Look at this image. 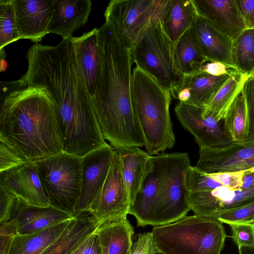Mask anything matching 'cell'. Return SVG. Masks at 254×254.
I'll return each instance as SVG.
<instances>
[{
  "instance_id": "60d3db41",
  "label": "cell",
  "mask_w": 254,
  "mask_h": 254,
  "mask_svg": "<svg viewBox=\"0 0 254 254\" xmlns=\"http://www.w3.org/2000/svg\"><path fill=\"white\" fill-rule=\"evenodd\" d=\"M246 28H254V0H236Z\"/></svg>"
},
{
  "instance_id": "bcb514c9",
  "label": "cell",
  "mask_w": 254,
  "mask_h": 254,
  "mask_svg": "<svg viewBox=\"0 0 254 254\" xmlns=\"http://www.w3.org/2000/svg\"><path fill=\"white\" fill-rule=\"evenodd\" d=\"M238 252L239 254H254V247L240 246Z\"/></svg>"
},
{
  "instance_id": "f1b7e54d",
  "label": "cell",
  "mask_w": 254,
  "mask_h": 254,
  "mask_svg": "<svg viewBox=\"0 0 254 254\" xmlns=\"http://www.w3.org/2000/svg\"><path fill=\"white\" fill-rule=\"evenodd\" d=\"M223 121V131L233 142L245 141L249 132V121L242 88L229 106Z\"/></svg>"
},
{
  "instance_id": "ac0fdd59",
  "label": "cell",
  "mask_w": 254,
  "mask_h": 254,
  "mask_svg": "<svg viewBox=\"0 0 254 254\" xmlns=\"http://www.w3.org/2000/svg\"><path fill=\"white\" fill-rule=\"evenodd\" d=\"M69 39L93 102L96 95L101 69L98 28H94L80 36H72Z\"/></svg>"
},
{
  "instance_id": "8d00e7d4",
  "label": "cell",
  "mask_w": 254,
  "mask_h": 254,
  "mask_svg": "<svg viewBox=\"0 0 254 254\" xmlns=\"http://www.w3.org/2000/svg\"><path fill=\"white\" fill-rule=\"evenodd\" d=\"M245 171L206 174L225 187L232 190H239L242 186L243 177Z\"/></svg>"
},
{
  "instance_id": "ee69618b",
  "label": "cell",
  "mask_w": 254,
  "mask_h": 254,
  "mask_svg": "<svg viewBox=\"0 0 254 254\" xmlns=\"http://www.w3.org/2000/svg\"><path fill=\"white\" fill-rule=\"evenodd\" d=\"M14 236L0 235V254H9Z\"/></svg>"
},
{
  "instance_id": "d6a6232c",
  "label": "cell",
  "mask_w": 254,
  "mask_h": 254,
  "mask_svg": "<svg viewBox=\"0 0 254 254\" xmlns=\"http://www.w3.org/2000/svg\"><path fill=\"white\" fill-rule=\"evenodd\" d=\"M213 219L227 224L251 222L254 219V201L243 206L220 212Z\"/></svg>"
},
{
  "instance_id": "e575fe53",
  "label": "cell",
  "mask_w": 254,
  "mask_h": 254,
  "mask_svg": "<svg viewBox=\"0 0 254 254\" xmlns=\"http://www.w3.org/2000/svg\"><path fill=\"white\" fill-rule=\"evenodd\" d=\"M228 225L231 229L232 238L238 247H254V223H231Z\"/></svg>"
},
{
  "instance_id": "52a82bcc",
  "label": "cell",
  "mask_w": 254,
  "mask_h": 254,
  "mask_svg": "<svg viewBox=\"0 0 254 254\" xmlns=\"http://www.w3.org/2000/svg\"><path fill=\"white\" fill-rule=\"evenodd\" d=\"M174 50V44L165 33L158 18L131 49V54L136 67L170 90L182 77L175 67Z\"/></svg>"
},
{
  "instance_id": "7a4b0ae2",
  "label": "cell",
  "mask_w": 254,
  "mask_h": 254,
  "mask_svg": "<svg viewBox=\"0 0 254 254\" xmlns=\"http://www.w3.org/2000/svg\"><path fill=\"white\" fill-rule=\"evenodd\" d=\"M98 47L101 75L93 105L104 137L117 150L143 147L144 135L130 96L131 49L107 21L98 29Z\"/></svg>"
},
{
  "instance_id": "3957f363",
  "label": "cell",
  "mask_w": 254,
  "mask_h": 254,
  "mask_svg": "<svg viewBox=\"0 0 254 254\" xmlns=\"http://www.w3.org/2000/svg\"><path fill=\"white\" fill-rule=\"evenodd\" d=\"M130 90L146 152L153 156L173 148L176 139L170 114L169 90L136 66L132 70Z\"/></svg>"
},
{
  "instance_id": "f546056e",
  "label": "cell",
  "mask_w": 254,
  "mask_h": 254,
  "mask_svg": "<svg viewBox=\"0 0 254 254\" xmlns=\"http://www.w3.org/2000/svg\"><path fill=\"white\" fill-rule=\"evenodd\" d=\"M231 62L240 72H254V28H246L232 41Z\"/></svg>"
},
{
  "instance_id": "7bdbcfd3",
  "label": "cell",
  "mask_w": 254,
  "mask_h": 254,
  "mask_svg": "<svg viewBox=\"0 0 254 254\" xmlns=\"http://www.w3.org/2000/svg\"><path fill=\"white\" fill-rule=\"evenodd\" d=\"M17 235V227L13 220L0 224V235L15 237Z\"/></svg>"
},
{
  "instance_id": "f907efd6",
  "label": "cell",
  "mask_w": 254,
  "mask_h": 254,
  "mask_svg": "<svg viewBox=\"0 0 254 254\" xmlns=\"http://www.w3.org/2000/svg\"><path fill=\"white\" fill-rule=\"evenodd\" d=\"M253 73L254 74V72Z\"/></svg>"
},
{
  "instance_id": "4dcf8cb0",
  "label": "cell",
  "mask_w": 254,
  "mask_h": 254,
  "mask_svg": "<svg viewBox=\"0 0 254 254\" xmlns=\"http://www.w3.org/2000/svg\"><path fill=\"white\" fill-rule=\"evenodd\" d=\"M19 39L13 0H0V50Z\"/></svg>"
},
{
  "instance_id": "2e32d148",
  "label": "cell",
  "mask_w": 254,
  "mask_h": 254,
  "mask_svg": "<svg viewBox=\"0 0 254 254\" xmlns=\"http://www.w3.org/2000/svg\"><path fill=\"white\" fill-rule=\"evenodd\" d=\"M0 187L28 204L43 207L51 206L32 162L0 172Z\"/></svg>"
},
{
  "instance_id": "681fc988",
  "label": "cell",
  "mask_w": 254,
  "mask_h": 254,
  "mask_svg": "<svg viewBox=\"0 0 254 254\" xmlns=\"http://www.w3.org/2000/svg\"><path fill=\"white\" fill-rule=\"evenodd\" d=\"M252 223H254V219L252 221Z\"/></svg>"
},
{
  "instance_id": "9c48e42d",
  "label": "cell",
  "mask_w": 254,
  "mask_h": 254,
  "mask_svg": "<svg viewBox=\"0 0 254 254\" xmlns=\"http://www.w3.org/2000/svg\"><path fill=\"white\" fill-rule=\"evenodd\" d=\"M130 206L120 156L116 149L106 179L91 206L90 213L102 223L127 218Z\"/></svg>"
},
{
  "instance_id": "7402d4cb",
  "label": "cell",
  "mask_w": 254,
  "mask_h": 254,
  "mask_svg": "<svg viewBox=\"0 0 254 254\" xmlns=\"http://www.w3.org/2000/svg\"><path fill=\"white\" fill-rule=\"evenodd\" d=\"M153 167L145 177L129 213L133 215L138 226L152 225L160 186V167L157 154L153 155Z\"/></svg>"
},
{
  "instance_id": "d4e9b609",
  "label": "cell",
  "mask_w": 254,
  "mask_h": 254,
  "mask_svg": "<svg viewBox=\"0 0 254 254\" xmlns=\"http://www.w3.org/2000/svg\"><path fill=\"white\" fill-rule=\"evenodd\" d=\"M95 232L102 254H130L134 232L127 218L103 222Z\"/></svg>"
},
{
  "instance_id": "603a6c76",
  "label": "cell",
  "mask_w": 254,
  "mask_h": 254,
  "mask_svg": "<svg viewBox=\"0 0 254 254\" xmlns=\"http://www.w3.org/2000/svg\"><path fill=\"white\" fill-rule=\"evenodd\" d=\"M117 151L131 203L145 177L153 168L152 156L137 147L123 148Z\"/></svg>"
},
{
  "instance_id": "d6986e66",
  "label": "cell",
  "mask_w": 254,
  "mask_h": 254,
  "mask_svg": "<svg viewBox=\"0 0 254 254\" xmlns=\"http://www.w3.org/2000/svg\"><path fill=\"white\" fill-rule=\"evenodd\" d=\"M90 0H55L54 12L47 33L69 39L88 21L92 10Z\"/></svg>"
},
{
  "instance_id": "4316f807",
  "label": "cell",
  "mask_w": 254,
  "mask_h": 254,
  "mask_svg": "<svg viewBox=\"0 0 254 254\" xmlns=\"http://www.w3.org/2000/svg\"><path fill=\"white\" fill-rule=\"evenodd\" d=\"M70 220L34 233L15 236L9 254H41L63 232Z\"/></svg>"
},
{
  "instance_id": "83f0119b",
  "label": "cell",
  "mask_w": 254,
  "mask_h": 254,
  "mask_svg": "<svg viewBox=\"0 0 254 254\" xmlns=\"http://www.w3.org/2000/svg\"><path fill=\"white\" fill-rule=\"evenodd\" d=\"M248 75L240 72L233 74L208 105L202 108L201 117L211 116L217 122L223 120L229 106L242 88Z\"/></svg>"
},
{
  "instance_id": "7dc6e473",
  "label": "cell",
  "mask_w": 254,
  "mask_h": 254,
  "mask_svg": "<svg viewBox=\"0 0 254 254\" xmlns=\"http://www.w3.org/2000/svg\"><path fill=\"white\" fill-rule=\"evenodd\" d=\"M0 71H4L7 68V63L5 60L6 54L3 49L0 50Z\"/></svg>"
},
{
  "instance_id": "836d02e7",
  "label": "cell",
  "mask_w": 254,
  "mask_h": 254,
  "mask_svg": "<svg viewBox=\"0 0 254 254\" xmlns=\"http://www.w3.org/2000/svg\"><path fill=\"white\" fill-rule=\"evenodd\" d=\"M244 95L249 121V132L244 141L254 142V74L249 75L246 79L242 88Z\"/></svg>"
},
{
  "instance_id": "ba28073f",
  "label": "cell",
  "mask_w": 254,
  "mask_h": 254,
  "mask_svg": "<svg viewBox=\"0 0 254 254\" xmlns=\"http://www.w3.org/2000/svg\"><path fill=\"white\" fill-rule=\"evenodd\" d=\"M165 0H112L107 6L105 21L113 27L119 39L131 49L159 18Z\"/></svg>"
},
{
  "instance_id": "ffe728a7",
  "label": "cell",
  "mask_w": 254,
  "mask_h": 254,
  "mask_svg": "<svg viewBox=\"0 0 254 254\" xmlns=\"http://www.w3.org/2000/svg\"><path fill=\"white\" fill-rule=\"evenodd\" d=\"M101 223L90 212L75 214L63 232L41 254H72Z\"/></svg>"
},
{
  "instance_id": "f6af8a7d",
  "label": "cell",
  "mask_w": 254,
  "mask_h": 254,
  "mask_svg": "<svg viewBox=\"0 0 254 254\" xmlns=\"http://www.w3.org/2000/svg\"><path fill=\"white\" fill-rule=\"evenodd\" d=\"M254 186V171L253 169L246 170L243 177L242 190L247 189Z\"/></svg>"
},
{
  "instance_id": "44dd1931",
  "label": "cell",
  "mask_w": 254,
  "mask_h": 254,
  "mask_svg": "<svg viewBox=\"0 0 254 254\" xmlns=\"http://www.w3.org/2000/svg\"><path fill=\"white\" fill-rule=\"evenodd\" d=\"M190 28L203 56L208 61L219 62L233 66L232 40L219 32L199 15Z\"/></svg>"
},
{
  "instance_id": "1f68e13d",
  "label": "cell",
  "mask_w": 254,
  "mask_h": 254,
  "mask_svg": "<svg viewBox=\"0 0 254 254\" xmlns=\"http://www.w3.org/2000/svg\"><path fill=\"white\" fill-rule=\"evenodd\" d=\"M73 216L52 206L33 221L20 228L18 235L34 233L71 219Z\"/></svg>"
},
{
  "instance_id": "f35d334b",
  "label": "cell",
  "mask_w": 254,
  "mask_h": 254,
  "mask_svg": "<svg viewBox=\"0 0 254 254\" xmlns=\"http://www.w3.org/2000/svg\"><path fill=\"white\" fill-rule=\"evenodd\" d=\"M17 199L10 191L0 187V224L9 221Z\"/></svg>"
},
{
  "instance_id": "484cf974",
  "label": "cell",
  "mask_w": 254,
  "mask_h": 254,
  "mask_svg": "<svg viewBox=\"0 0 254 254\" xmlns=\"http://www.w3.org/2000/svg\"><path fill=\"white\" fill-rule=\"evenodd\" d=\"M174 57L176 68L182 76L200 70L208 61L203 56L191 28L174 44Z\"/></svg>"
},
{
  "instance_id": "30bf717a",
  "label": "cell",
  "mask_w": 254,
  "mask_h": 254,
  "mask_svg": "<svg viewBox=\"0 0 254 254\" xmlns=\"http://www.w3.org/2000/svg\"><path fill=\"white\" fill-rule=\"evenodd\" d=\"M115 151L116 149L107 143L81 157V188L76 214L90 212L105 181Z\"/></svg>"
},
{
  "instance_id": "d590c367",
  "label": "cell",
  "mask_w": 254,
  "mask_h": 254,
  "mask_svg": "<svg viewBox=\"0 0 254 254\" xmlns=\"http://www.w3.org/2000/svg\"><path fill=\"white\" fill-rule=\"evenodd\" d=\"M0 172L28 163L5 142L2 141H0Z\"/></svg>"
},
{
  "instance_id": "e0dca14e",
  "label": "cell",
  "mask_w": 254,
  "mask_h": 254,
  "mask_svg": "<svg viewBox=\"0 0 254 254\" xmlns=\"http://www.w3.org/2000/svg\"><path fill=\"white\" fill-rule=\"evenodd\" d=\"M198 15L232 41L246 28L236 0H192Z\"/></svg>"
},
{
  "instance_id": "c3c4849f",
  "label": "cell",
  "mask_w": 254,
  "mask_h": 254,
  "mask_svg": "<svg viewBox=\"0 0 254 254\" xmlns=\"http://www.w3.org/2000/svg\"><path fill=\"white\" fill-rule=\"evenodd\" d=\"M90 235V236H91ZM90 236L88 237L79 247L72 254H82L83 251L88 241V240L90 238Z\"/></svg>"
},
{
  "instance_id": "9a60e30c",
  "label": "cell",
  "mask_w": 254,
  "mask_h": 254,
  "mask_svg": "<svg viewBox=\"0 0 254 254\" xmlns=\"http://www.w3.org/2000/svg\"><path fill=\"white\" fill-rule=\"evenodd\" d=\"M55 0H13L20 39L39 43L48 34Z\"/></svg>"
},
{
  "instance_id": "4fadbf2b",
  "label": "cell",
  "mask_w": 254,
  "mask_h": 254,
  "mask_svg": "<svg viewBox=\"0 0 254 254\" xmlns=\"http://www.w3.org/2000/svg\"><path fill=\"white\" fill-rule=\"evenodd\" d=\"M202 108L179 102L174 110L178 120L192 134L199 148L222 147L233 142L224 133L220 122L211 116L201 117Z\"/></svg>"
},
{
  "instance_id": "8fae6325",
  "label": "cell",
  "mask_w": 254,
  "mask_h": 254,
  "mask_svg": "<svg viewBox=\"0 0 254 254\" xmlns=\"http://www.w3.org/2000/svg\"><path fill=\"white\" fill-rule=\"evenodd\" d=\"M195 167L208 174L253 168L254 142H233L222 147L199 148V158Z\"/></svg>"
},
{
  "instance_id": "5bb4252c",
  "label": "cell",
  "mask_w": 254,
  "mask_h": 254,
  "mask_svg": "<svg viewBox=\"0 0 254 254\" xmlns=\"http://www.w3.org/2000/svg\"><path fill=\"white\" fill-rule=\"evenodd\" d=\"M232 75L215 76L199 70L193 74L183 76L169 91L179 103L203 108Z\"/></svg>"
},
{
  "instance_id": "cb8c5ba5",
  "label": "cell",
  "mask_w": 254,
  "mask_h": 254,
  "mask_svg": "<svg viewBox=\"0 0 254 254\" xmlns=\"http://www.w3.org/2000/svg\"><path fill=\"white\" fill-rule=\"evenodd\" d=\"M197 16L192 0H167L159 18L165 33L175 44Z\"/></svg>"
},
{
  "instance_id": "8992f818",
  "label": "cell",
  "mask_w": 254,
  "mask_h": 254,
  "mask_svg": "<svg viewBox=\"0 0 254 254\" xmlns=\"http://www.w3.org/2000/svg\"><path fill=\"white\" fill-rule=\"evenodd\" d=\"M160 167V186L152 225L174 222L190 210L185 176L190 166L187 152L157 154Z\"/></svg>"
},
{
  "instance_id": "6da1fadb",
  "label": "cell",
  "mask_w": 254,
  "mask_h": 254,
  "mask_svg": "<svg viewBox=\"0 0 254 254\" xmlns=\"http://www.w3.org/2000/svg\"><path fill=\"white\" fill-rule=\"evenodd\" d=\"M0 141L28 163L63 151L57 109L45 88L21 78L0 81Z\"/></svg>"
},
{
  "instance_id": "277c9868",
  "label": "cell",
  "mask_w": 254,
  "mask_h": 254,
  "mask_svg": "<svg viewBox=\"0 0 254 254\" xmlns=\"http://www.w3.org/2000/svg\"><path fill=\"white\" fill-rule=\"evenodd\" d=\"M151 233L162 254H220L227 237L221 222L195 214L153 226Z\"/></svg>"
},
{
  "instance_id": "b9f144b4",
  "label": "cell",
  "mask_w": 254,
  "mask_h": 254,
  "mask_svg": "<svg viewBox=\"0 0 254 254\" xmlns=\"http://www.w3.org/2000/svg\"><path fill=\"white\" fill-rule=\"evenodd\" d=\"M95 231L90 236L82 254H102L99 238Z\"/></svg>"
},
{
  "instance_id": "ab89813d",
  "label": "cell",
  "mask_w": 254,
  "mask_h": 254,
  "mask_svg": "<svg viewBox=\"0 0 254 254\" xmlns=\"http://www.w3.org/2000/svg\"><path fill=\"white\" fill-rule=\"evenodd\" d=\"M200 70L209 74L220 76L224 74H234L239 72L235 67L216 61H207L200 68Z\"/></svg>"
},
{
  "instance_id": "7c38bea8",
  "label": "cell",
  "mask_w": 254,
  "mask_h": 254,
  "mask_svg": "<svg viewBox=\"0 0 254 254\" xmlns=\"http://www.w3.org/2000/svg\"><path fill=\"white\" fill-rule=\"evenodd\" d=\"M190 209L195 215L213 218L218 213L254 201V186L244 190L222 186L206 191H188Z\"/></svg>"
},
{
  "instance_id": "74e56055",
  "label": "cell",
  "mask_w": 254,
  "mask_h": 254,
  "mask_svg": "<svg viewBox=\"0 0 254 254\" xmlns=\"http://www.w3.org/2000/svg\"><path fill=\"white\" fill-rule=\"evenodd\" d=\"M160 254L151 232L139 234L132 245L130 254Z\"/></svg>"
},
{
  "instance_id": "5b68a950",
  "label": "cell",
  "mask_w": 254,
  "mask_h": 254,
  "mask_svg": "<svg viewBox=\"0 0 254 254\" xmlns=\"http://www.w3.org/2000/svg\"><path fill=\"white\" fill-rule=\"evenodd\" d=\"M81 159L63 151L32 162L51 206L72 216L81 192Z\"/></svg>"
}]
</instances>
